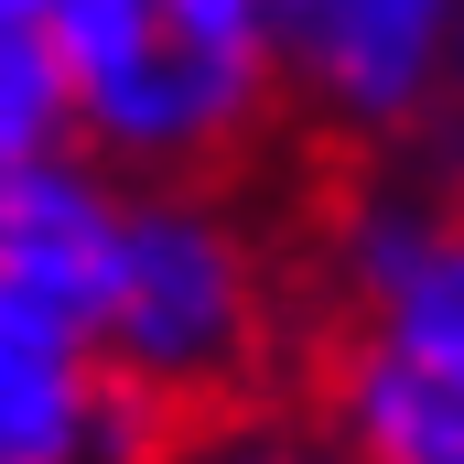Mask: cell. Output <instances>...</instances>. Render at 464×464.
<instances>
[{
    "mask_svg": "<svg viewBox=\"0 0 464 464\" xmlns=\"http://www.w3.org/2000/svg\"><path fill=\"white\" fill-rule=\"evenodd\" d=\"M54 54L76 151L119 184H227L292 109L270 0H65Z\"/></svg>",
    "mask_w": 464,
    "mask_h": 464,
    "instance_id": "6da1fadb",
    "label": "cell"
},
{
    "mask_svg": "<svg viewBox=\"0 0 464 464\" xmlns=\"http://www.w3.org/2000/svg\"><path fill=\"white\" fill-rule=\"evenodd\" d=\"M346 346L324 356V421L378 464H464V184L367 173L335 217Z\"/></svg>",
    "mask_w": 464,
    "mask_h": 464,
    "instance_id": "7a4b0ae2",
    "label": "cell"
},
{
    "mask_svg": "<svg viewBox=\"0 0 464 464\" xmlns=\"http://www.w3.org/2000/svg\"><path fill=\"white\" fill-rule=\"evenodd\" d=\"M87 346L130 411H217L270 367V259L217 184H130Z\"/></svg>",
    "mask_w": 464,
    "mask_h": 464,
    "instance_id": "3957f363",
    "label": "cell"
},
{
    "mask_svg": "<svg viewBox=\"0 0 464 464\" xmlns=\"http://www.w3.org/2000/svg\"><path fill=\"white\" fill-rule=\"evenodd\" d=\"M464 0H270L292 109L356 151H389L443 119V54Z\"/></svg>",
    "mask_w": 464,
    "mask_h": 464,
    "instance_id": "277c9868",
    "label": "cell"
},
{
    "mask_svg": "<svg viewBox=\"0 0 464 464\" xmlns=\"http://www.w3.org/2000/svg\"><path fill=\"white\" fill-rule=\"evenodd\" d=\"M119 217H130V184L98 151L65 140L44 162H11L0 173V292L87 324L98 292H109V259H119Z\"/></svg>",
    "mask_w": 464,
    "mask_h": 464,
    "instance_id": "5b68a950",
    "label": "cell"
},
{
    "mask_svg": "<svg viewBox=\"0 0 464 464\" xmlns=\"http://www.w3.org/2000/svg\"><path fill=\"white\" fill-rule=\"evenodd\" d=\"M109 421H130V400L109 389L87 324H65V314L0 292V464L109 454V443H119Z\"/></svg>",
    "mask_w": 464,
    "mask_h": 464,
    "instance_id": "8992f818",
    "label": "cell"
},
{
    "mask_svg": "<svg viewBox=\"0 0 464 464\" xmlns=\"http://www.w3.org/2000/svg\"><path fill=\"white\" fill-rule=\"evenodd\" d=\"M76 140V98H65V54L54 22H0V173L44 162Z\"/></svg>",
    "mask_w": 464,
    "mask_h": 464,
    "instance_id": "52a82bcc",
    "label": "cell"
},
{
    "mask_svg": "<svg viewBox=\"0 0 464 464\" xmlns=\"http://www.w3.org/2000/svg\"><path fill=\"white\" fill-rule=\"evenodd\" d=\"M443 119L464 130V22H454V54H443Z\"/></svg>",
    "mask_w": 464,
    "mask_h": 464,
    "instance_id": "ba28073f",
    "label": "cell"
},
{
    "mask_svg": "<svg viewBox=\"0 0 464 464\" xmlns=\"http://www.w3.org/2000/svg\"><path fill=\"white\" fill-rule=\"evenodd\" d=\"M65 0H0V22H54Z\"/></svg>",
    "mask_w": 464,
    "mask_h": 464,
    "instance_id": "9c48e42d",
    "label": "cell"
}]
</instances>
